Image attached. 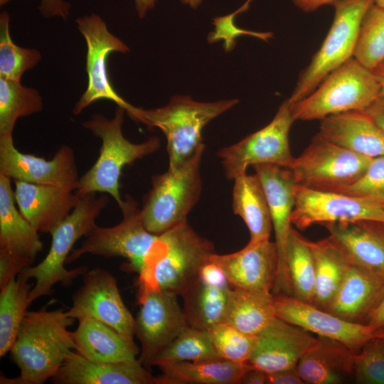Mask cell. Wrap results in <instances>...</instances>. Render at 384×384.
<instances>
[{
  "label": "cell",
  "mask_w": 384,
  "mask_h": 384,
  "mask_svg": "<svg viewBox=\"0 0 384 384\" xmlns=\"http://www.w3.org/2000/svg\"><path fill=\"white\" fill-rule=\"evenodd\" d=\"M230 290V286L214 285L198 276L181 294L188 326L208 330L222 322Z\"/></svg>",
  "instance_id": "1f68e13d"
},
{
  "label": "cell",
  "mask_w": 384,
  "mask_h": 384,
  "mask_svg": "<svg viewBox=\"0 0 384 384\" xmlns=\"http://www.w3.org/2000/svg\"><path fill=\"white\" fill-rule=\"evenodd\" d=\"M287 267L292 297L311 303L315 289V266L309 240L293 227L287 247Z\"/></svg>",
  "instance_id": "e575fe53"
},
{
  "label": "cell",
  "mask_w": 384,
  "mask_h": 384,
  "mask_svg": "<svg viewBox=\"0 0 384 384\" xmlns=\"http://www.w3.org/2000/svg\"><path fill=\"white\" fill-rule=\"evenodd\" d=\"M380 85L379 97H384V63L373 70Z\"/></svg>",
  "instance_id": "db71d44e"
},
{
  "label": "cell",
  "mask_w": 384,
  "mask_h": 384,
  "mask_svg": "<svg viewBox=\"0 0 384 384\" xmlns=\"http://www.w3.org/2000/svg\"><path fill=\"white\" fill-rule=\"evenodd\" d=\"M372 159L336 145L318 133L289 169L297 186L337 191L358 179Z\"/></svg>",
  "instance_id": "30bf717a"
},
{
  "label": "cell",
  "mask_w": 384,
  "mask_h": 384,
  "mask_svg": "<svg viewBox=\"0 0 384 384\" xmlns=\"http://www.w3.org/2000/svg\"><path fill=\"white\" fill-rule=\"evenodd\" d=\"M358 220L384 223L382 205L338 191H324L299 186L295 188L292 224L304 230L314 224Z\"/></svg>",
  "instance_id": "5bb4252c"
},
{
  "label": "cell",
  "mask_w": 384,
  "mask_h": 384,
  "mask_svg": "<svg viewBox=\"0 0 384 384\" xmlns=\"http://www.w3.org/2000/svg\"><path fill=\"white\" fill-rule=\"evenodd\" d=\"M124 112V108L117 106L112 119L95 114L82 123L85 129L101 139L102 145L97 161L80 178L75 190L78 195L108 193L119 207L124 201L119 191V178L124 166L156 152L161 146V140L156 136L141 143L127 139L122 132Z\"/></svg>",
  "instance_id": "277c9868"
},
{
  "label": "cell",
  "mask_w": 384,
  "mask_h": 384,
  "mask_svg": "<svg viewBox=\"0 0 384 384\" xmlns=\"http://www.w3.org/2000/svg\"><path fill=\"white\" fill-rule=\"evenodd\" d=\"M353 58L370 70L384 63V9L374 4L362 20Z\"/></svg>",
  "instance_id": "74e56055"
},
{
  "label": "cell",
  "mask_w": 384,
  "mask_h": 384,
  "mask_svg": "<svg viewBox=\"0 0 384 384\" xmlns=\"http://www.w3.org/2000/svg\"><path fill=\"white\" fill-rule=\"evenodd\" d=\"M319 134L332 143L370 158L384 156V132L364 111H349L321 120Z\"/></svg>",
  "instance_id": "cb8c5ba5"
},
{
  "label": "cell",
  "mask_w": 384,
  "mask_h": 384,
  "mask_svg": "<svg viewBox=\"0 0 384 384\" xmlns=\"http://www.w3.org/2000/svg\"><path fill=\"white\" fill-rule=\"evenodd\" d=\"M315 266L314 306L327 310L351 262L338 243L329 235L310 241Z\"/></svg>",
  "instance_id": "4dcf8cb0"
},
{
  "label": "cell",
  "mask_w": 384,
  "mask_h": 384,
  "mask_svg": "<svg viewBox=\"0 0 384 384\" xmlns=\"http://www.w3.org/2000/svg\"><path fill=\"white\" fill-rule=\"evenodd\" d=\"M215 253L213 244L198 235L186 220L159 235L139 273V285L181 296Z\"/></svg>",
  "instance_id": "3957f363"
},
{
  "label": "cell",
  "mask_w": 384,
  "mask_h": 384,
  "mask_svg": "<svg viewBox=\"0 0 384 384\" xmlns=\"http://www.w3.org/2000/svg\"><path fill=\"white\" fill-rule=\"evenodd\" d=\"M203 0H180V1L185 5L188 6L193 9H196L202 4Z\"/></svg>",
  "instance_id": "11a10c76"
},
{
  "label": "cell",
  "mask_w": 384,
  "mask_h": 384,
  "mask_svg": "<svg viewBox=\"0 0 384 384\" xmlns=\"http://www.w3.org/2000/svg\"><path fill=\"white\" fill-rule=\"evenodd\" d=\"M379 93L373 71L352 58L328 75L309 95L290 104L295 120H321L342 112L365 111Z\"/></svg>",
  "instance_id": "52a82bcc"
},
{
  "label": "cell",
  "mask_w": 384,
  "mask_h": 384,
  "mask_svg": "<svg viewBox=\"0 0 384 384\" xmlns=\"http://www.w3.org/2000/svg\"><path fill=\"white\" fill-rule=\"evenodd\" d=\"M198 277L214 285L230 286L223 270L210 260L201 267Z\"/></svg>",
  "instance_id": "f6af8a7d"
},
{
  "label": "cell",
  "mask_w": 384,
  "mask_h": 384,
  "mask_svg": "<svg viewBox=\"0 0 384 384\" xmlns=\"http://www.w3.org/2000/svg\"><path fill=\"white\" fill-rule=\"evenodd\" d=\"M158 0H134L137 13L140 18H143L146 13L154 8Z\"/></svg>",
  "instance_id": "f5cc1de1"
},
{
  "label": "cell",
  "mask_w": 384,
  "mask_h": 384,
  "mask_svg": "<svg viewBox=\"0 0 384 384\" xmlns=\"http://www.w3.org/2000/svg\"><path fill=\"white\" fill-rule=\"evenodd\" d=\"M75 319L63 309L27 311L16 339L10 350L11 358L20 370L13 378L1 375V384H43L58 371L65 358L75 349L73 331Z\"/></svg>",
  "instance_id": "6da1fadb"
},
{
  "label": "cell",
  "mask_w": 384,
  "mask_h": 384,
  "mask_svg": "<svg viewBox=\"0 0 384 384\" xmlns=\"http://www.w3.org/2000/svg\"><path fill=\"white\" fill-rule=\"evenodd\" d=\"M252 167L267 196L278 255L277 272L272 293L274 296H292L286 258L292 228L291 216L295 204L297 184L287 168L272 164H258Z\"/></svg>",
  "instance_id": "2e32d148"
},
{
  "label": "cell",
  "mask_w": 384,
  "mask_h": 384,
  "mask_svg": "<svg viewBox=\"0 0 384 384\" xmlns=\"http://www.w3.org/2000/svg\"><path fill=\"white\" fill-rule=\"evenodd\" d=\"M267 384H302L297 367L267 373Z\"/></svg>",
  "instance_id": "7dc6e473"
},
{
  "label": "cell",
  "mask_w": 384,
  "mask_h": 384,
  "mask_svg": "<svg viewBox=\"0 0 384 384\" xmlns=\"http://www.w3.org/2000/svg\"><path fill=\"white\" fill-rule=\"evenodd\" d=\"M294 6L304 12L314 11L322 6L333 4L339 0H292Z\"/></svg>",
  "instance_id": "f907efd6"
},
{
  "label": "cell",
  "mask_w": 384,
  "mask_h": 384,
  "mask_svg": "<svg viewBox=\"0 0 384 384\" xmlns=\"http://www.w3.org/2000/svg\"><path fill=\"white\" fill-rule=\"evenodd\" d=\"M238 102V99L198 102L188 95H176L163 107L145 110L133 106L127 113L133 120L164 133L169 166H174L205 146L202 136L205 126Z\"/></svg>",
  "instance_id": "7a4b0ae2"
},
{
  "label": "cell",
  "mask_w": 384,
  "mask_h": 384,
  "mask_svg": "<svg viewBox=\"0 0 384 384\" xmlns=\"http://www.w3.org/2000/svg\"><path fill=\"white\" fill-rule=\"evenodd\" d=\"M140 309L134 335L141 343L139 361L151 366L154 359L188 326L177 294L139 285Z\"/></svg>",
  "instance_id": "4fadbf2b"
},
{
  "label": "cell",
  "mask_w": 384,
  "mask_h": 384,
  "mask_svg": "<svg viewBox=\"0 0 384 384\" xmlns=\"http://www.w3.org/2000/svg\"><path fill=\"white\" fill-rule=\"evenodd\" d=\"M39 10L46 17L60 16L66 18L69 15L70 4L63 0H41Z\"/></svg>",
  "instance_id": "bcb514c9"
},
{
  "label": "cell",
  "mask_w": 384,
  "mask_h": 384,
  "mask_svg": "<svg viewBox=\"0 0 384 384\" xmlns=\"http://www.w3.org/2000/svg\"><path fill=\"white\" fill-rule=\"evenodd\" d=\"M257 337L248 363L267 373L296 368L302 357L319 341V337L277 316Z\"/></svg>",
  "instance_id": "ffe728a7"
},
{
  "label": "cell",
  "mask_w": 384,
  "mask_h": 384,
  "mask_svg": "<svg viewBox=\"0 0 384 384\" xmlns=\"http://www.w3.org/2000/svg\"><path fill=\"white\" fill-rule=\"evenodd\" d=\"M237 12L223 16H218L213 19L214 31L208 36V41L215 43L220 39L224 40L223 48L225 51H231L235 46V39L240 35H250L265 41L273 37L272 32H257L241 29L234 23V18Z\"/></svg>",
  "instance_id": "7bdbcfd3"
},
{
  "label": "cell",
  "mask_w": 384,
  "mask_h": 384,
  "mask_svg": "<svg viewBox=\"0 0 384 384\" xmlns=\"http://www.w3.org/2000/svg\"><path fill=\"white\" fill-rule=\"evenodd\" d=\"M30 266L23 260L0 249V289L6 286L26 267Z\"/></svg>",
  "instance_id": "ee69618b"
},
{
  "label": "cell",
  "mask_w": 384,
  "mask_h": 384,
  "mask_svg": "<svg viewBox=\"0 0 384 384\" xmlns=\"http://www.w3.org/2000/svg\"><path fill=\"white\" fill-rule=\"evenodd\" d=\"M78 196L72 212L51 232V245L45 258L18 274L26 279H35L28 298L29 305L36 299L52 294L56 284L70 286L76 277L87 271L84 266L67 270L65 263L75 243L97 225L96 219L107 206L109 198L105 195L97 196V193Z\"/></svg>",
  "instance_id": "5b68a950"
},
{
  "label": "cell",
  "mask_w": 384,
  "mask_h": 384,
  "mask_svg": "<svg viewBox=\"0 0 384 384\" xmlns=\"http://www.w3.org/2000/svg\"><path fill=\"white\" fill-rule=\"evenodd\" d=\"M160 384H240L243 375L252 367L223 359L182 361L158 366Z\"/></svg>",
  "instance_id": "f546056e"
},
{
  "label": "cell",
  "mask_w": 384,
  "mask_h": 384,
  "mask_svg": "<svg viewBox=\"0 0 384 384\" xmlns=\"http://www.w3.org/2000/svg\"><path fill=\"white\" fill-rule=\"evenodd\" d=\"M55 384H160L139 359L119 363H98L70 351L57 373Z\"/></svg>",
  "instance_id": "7402d4cb"
},
{
  "label": "cell",
  "mask_w": 384,
  "mask_h": 384,
  "mask_svg": "<svg viewBox=\"0 0 384 384\" xmlns=\"http://www.w3.org/2000/svg\"><path fill=\"white\" fill-rule=\"evenodd\" d=\"M208 330L185 327L154 359L152 366L219 359ZM221 359V358H220Z\"/></svg>",
  "instance_id": "8d00e7d4"
},
{
  "label": "cell",
  "mask_w": 384,
  "mask_h": 384,
  "mask_svg": "<svg viewBox=\"0 0 384 384\" xmlns=\"http://www.w3.org/2000/svg\"><path fill=\"white\" fill-rule=\"evenodd\" d=\"M205 146L180 164L153 176L141 215L146 228L161 235L187 220L202 191L201 162Z\"/></svg>",
  "instance_id": "8992f818"
},
{
  "label": "cell",
  "mask_w": 384,
  "mask_h": 384,
  "mask_svg": "<svg viewBox=\"0 0 384 384\" xmlns=\"http://www.w3.org/2000/svg\"><path fill=\"white\" fill-rule=\"evenodd\" d=\"M384 290V280L352 263L326 311L344 319L362 323Z\"/></svg>",
  "instance_id": "4316f807"
},
{
  "label": "cell",
  "mask_w": 384,
  "mask_h": 384,
  "mask_svg": "<svg viewBox=\"0 0 384 384\" xmlns=\"http://www.w3.org/2000/svg\"><path fill=\"white\" fill-rule=\"evenodd\" d=\"M274 299L277 317L319 337L338 341L355 353L371 339L384 336V329L344 319L292 296L274 295Z\"/></svg>",
  "instance_id": "e0dca14e"
},
{
  "label": "cell",
  "mask_w": 384,
  "mask_h": 384,
  "mask_svg": "<svg viewBox=\"0 0 384 384\" xmlns=\"http://www.w3.org/2000/svg\"><path fill=\"white\" fill-rule=\"evenodd\" d=\"M350 262L384 280V223L341 222L324 225Z\"/></svg>",
  "instance_id": "603a6c76"
},
{
  "label": "cell",
  "mask_w": 384,
  "mask_h": 384,
  "mask_svg": "<svg viewBox=\"0 0 384 384\" xmlns=\"http://www.w3.org/2000/svg\"><path fill=\"white\" fill-rule=\"evenodd\" d=\"M10 17L3 11L0 14V78L21 81L23 73L35 67L41 58L35 48L16 45L9 31Z\"/></svg>",
  "instance_id": "f35d334b"
},
{
  "label": "cell",
  "mask_w": 384,
  "mask_h": 384,
  "mask_svg": "<svg viewBox=\"0 0 384 384\" xmlns=\"http://www.w3.org/2000/svg\"><path fill=\"white\" fill-rule=\"evenodd\" d=\"M232 208L245 222L250 241L270 240L272 230L267 196L258 176L242 173L233 178Z\"/></svg>",
  "instance_id": "f1b7e54d"
},
{
  "label": "cell",
  "mask_w": 384,
  "mask_h": 384,
  "mask_svg": "<svg viewBox=\"0 0 384 384\" xmlns=\"http://www.w3.org/2000/svg\"><path fill=\"white\" fill-rule=\"evenodd\" d=\"M373 3L375 5L384 9V0H373Z\"/></svg>",
  "instance_id": "9f6ffc18"
},
{
  "label": "cell",
  "mask_w": 384,
  "mask_h": 384,
  "mask_svg": "<svg viewBox=\"0 0 384 384\" xmlns=\"http://www.w3.org/2000/svg\"><path fill=\"white\" fill-rule=\"evenodd\" d=\"M68 316L78 321H100L118 332L134 337L135 319L124 304L115 277L107 270L95 267L83 274L82 285L73 294Z\"/></svg>",
  "instance_id": "9a60e30c"
},
{
  "label": "cell",
  "mask_w": 384,
  "mask_h": 384,
  "mask_svg": "<svg viewBox=\"0 0 384 384\" xmlns=\"http://www.w3.org/2000/svg\"><path fill=\"white\" fill-rule=\"evenodd\" d=\"M33 284L18 275L0 292V356L11 349L29 306L28 298Z\"/></svg>",
  "instance_id": "836d02e7"
},
{
  "label": "cell",
  "mask_w": 384,
  "mask_h": 384,
  "mask_svg": "<svg viewBox=\"0 0 384 384\" xmlns=\"http://www.w3.org/2000/svg\"><path fill=\"white\" fill-rule=\"evenodd\" d=\"M11 0H0V5L1 6H3L5 4H6L7 2L10 1Z\"/></svg>",
  "instance_id": "6f0895ef"
},
{
  "label": "cell",
  "mask_w": 384,
  "mask_h": 384,
  "mask_svg": "<svg viewBox=\"0 0 384 384\" xmlns=\"http://www.w3.org/2000/svg\"><path fill=\"white\" fill-rule=\"evenodd\" d=\"M353 376L358 383L384 384V336L371 339L355 353Z\"/></svg>",
  "instance_id": "60d3db41"
},
{
  "label": "cell",
  "mask_w": 384,
  "mask_h": 384,
  "mask_svg": "<svg viewBox=\"0 0 384 384\" xmlns=\"http://www.w3.org/2000/svg\"><path fill=\"white\" fill-rule=\"evenodd\" d=\"M267 373L252 368L243 375L240 383L267 384Z\"/></svg>",
  "instance_id": "816d5d0a"
},
{
  "label": "cell",
  "mask_w": 384,
  "mask_h": 384,
  "mask_svg": "<svg viewBox=\"0 0 384 384\" xmlns=\"http://www.w3.org/2000/svg\"><path fill=\"white\" fill-rule=\"evenodd\" d=\"M73 331L75 351L89 361L119 363L137 359L140 349L133 337L93 319L78 321Z\"/></svg>",
  "instance_id": "d4e9b609"
},
{
  "label": "cell",
  "mask_w": 384,
  "mask_h": 384,
  "mask_svg": "<svg viewBox=\"0 0 384 384\" xmlns=\"http://www.w3.org/2000/svg\"><path fill=\"white\" fill-rule=\"evenodd\" d=\"M220 358L236 363H248L256 347L257 337L233 326L220 322L208 330Z\"/></svg>",
  "instance_id": "ab89813d"
},
{
  "label": "cell",
  "mask_w": 384,
  "mask_h": 384,
  "mask_svg": "<svg viewBox=\"0 0 384 384\" xmlns=\"http://www.w3.org/2000/svg\"><path fill=\"white\" fill-rule=\"evenodd\" d=\"M383 208H384V205H383Z\"/></svg>",
  "instance_id": "680465c9"
},
{
  "label": "cell",
  "mask_w": 384,
  "mask_h": 384,
  "mask_svg": "<svg viewBox=\"0 0 384 384\" xmlns=\"http://www.w3.org/2000/svg\"><path fill=\"white\" fill-rule=\"evenodd\" d=\"M295 121L288 100L279 106L272 121L240 141L217 153L225 176L233 180L248 166L272 164L289 169L294 157L289 146V132Z\"/></svg>",
  "instance_id": "8fae6325"
},
{
  "label": "cell",
  "mask_w": 384,
  "mask_h": 384,
  "mask_svg": "<svg viewBox=\"0 0 384 384\" xmlns=\"http://www.w3.org/2000/svg\"><path fill=\"white\" fill-rule=\"evenodd\" d=\"M364 323L376 329H384V290Z\"/></svg>",
  "instance_id": "c3c4849f"
},
{
  "label": "cell",
  "mask_w": 384,
  "mask_h": 384,
  "mask_svg": "<svg viewBox=\"0 0 384 384\" xmlns=\"http://www.w3.org/2000/svg\"><path fill=\"white\" fill-rule=\"evenodd\" d=\"M337 191L383 206L384 156L373 158L358 179Z\"/></svg>",
  "instance_id": "b9f144b4"
},
{
  "label": "cell",
  "mask_w": 384,
  "mask_h": 384,
  "mask_svg": "<svg viewBox=\"0 0 384 384\" xmlns=\"http://www.w3.org/2000/svg\"><path fill=\"white\" fill-rule=\"evenodd\" d=\"M122 219L112 227L96 225L85 236L81 245L73 249L66 263H70L85 254L105 257H121L127 260V268L138 274L143 270L158 235L144 226L141 209L137 201L127 195L119 207Z\"/></svg>",
  "instance_id": "9c48e42d"
},
{
  "label": "cell",
  "mask_w": 384,
  "mask_h": 384,
  "mask_svg": "<svg viewBox=\"0 0 384 384\" xmlns=\"http://www.w3.org/2000/svg\"><path fill=\"white\" fill-rule=\"evenodd\" d=\"M210 260L224 272L233 289L272 292L277 272L276 244L270 240L250 242L230 254H213Z\"/></svg>",
  "instance_id": "d6986e66"
},
{
  "label": "cell",
  "mask_w": 384,
  "mask_h": 384,
  "mask_svg": "<svg viewBox=\"0 0 384 384\" xmlns=\"http://www.w3.org/2000/svg\"><path fill=\"white\" fill-rule=\"evenodd\" d=\"M43 103L39 92L16 81L0 78V136L13 135L16 120L39 112Z\"/></svg>",
  "instance_id": "d590c367"
},
{
  "label": "cell",
  "mask_w": 384,
  "mask_h": 384,
  "mask_svg": "<svg viewBox=\"0 0 384 384\" xmlns=\"http://www.w3.org/2000/svg\"><path fill=\"white\" fill-rule=\"evenodd\" d=\"M364 112L384 132V97H378Z\"/></svg>",
  "instance_id": "681fc988"
},
{
  "label": "cell",
  "mask_w": 384,
  "mask_h": 384,
  "mask_svg": "<svg viewBox=\"0 0 384 384\" xmlns=\"http://www.w3.org/2000/svg\"><path fill=\"white\" fill-rule=\"evenodd\" d=\"M11 179L0 174V249L30 266L43 248L38 231L16 207Z\"/></svg>",
  "instance_id": "484cf974"
},
{
  "label": "cell",
  "mask_w": 384,
  "mask_h": 384,
  "mask_svg": "<svg viewBox=\"0 0 384 384\" xmlns=\"http://www.w3.org/2000/svg\"><path fill=\"white\" fill-rule=\"evenodd\" d=\"M277 317L272 292L231 288L222 322L257 336Z\"/></svg>",
  "instance_id": "d6a6232c"
},
{
  "label": "cell",
  "mask_w": 384,
  "mask_h": 384,
  "mask_svg": "<svg viewBox=\"0 0 384 384\" xmlns=\"http://www.w3.org/2000/svg\"><path fill=\"white\" fill-rule=\"evenodd\" d=\"M14 196L23 216L38 232L51 233L72 212L78 196L65 186L14 181Z\"/></svg>",
  "instance_id": "44dd1931"
},
{
  "label": "cell",
  "mask_w": 384,
  "mask_h": 384,
  "mask_svg": "<svg viewBox=\"0 0 384 384\" xmlns=\"http://www.w3.org/2000/svg\"><path fill=\"white\" fill-rule=\"evenodd\" d=\"M373 0L334 2V18L321 47L301 73L290 97L291 104L311 93L334 70L353 58L362 20Z\"/></svg>",
  "instance_id": "ba28073f"
},
{
  "label": "cell",
  "mask_w": 384,
  "mask_h": 384,
  "mask_svg": "<svg viewBox=\"0 0 384 384\" xmlns=\"http://www.w3.org/2000/svg\"><path fill=\"white\" fill-rule=\"evenodd\" d=\"M306 353L297 366L304 383L337 384L353 375L355 352L343 344L326 338Z\"/></svg>",
  "instance_id": "83f0119b"
},
{
  "label": "cell",
  "mask_w": 384,
  "mask_h": 384,
  "mask_svg": "<svg viewBox=\"0 0 384 384\" xmlns=\"http://www.w3.org/2000/svg\"><path fill=\"white\" fill-rule=\"evenodd\" d=\"M0 174L11 180L76 190L79 174L74 151L61 146L50 160L19 151L13 135L0 136Z\"/></svg>",
  "instance_id": "ac0fdd59"
},
{
  "label": "cell",
  "mask_w": 384,
  "mask_h": 384,
  "mask_svg": "<svg viewBox=\"0 0 384 384\" xmlns=\"http://www.w3.org/2000/svg\"><path fill=\"white\" fill-rule=\"evenodd\" d=\"M78 29L87 45L86 72L87 86L75 105L73 113L79 114L87 107L100 100L114 102L129 111L133 105L114 90L109 79L107 59L112 52L126 53L129 47L107 28L106 23L95 14L85 15L75 20Z\"/></svg>",
  "instance_id": "7c38bea8"
}]
</instances>
